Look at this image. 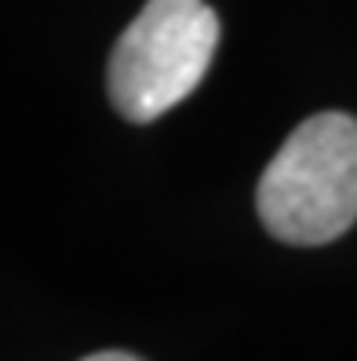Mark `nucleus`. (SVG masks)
Returning <instances> with one entry per match:
<instances>
[{"instance_id":"f257e3e1","label":"nucleus","mask_w":357,"mask_h":361,"mask_svg":"<svg viewBox=\"0 0 357 361\" xmlns=\"http://www.w3.org/2000/svg\"><path fill=\"white\" fill-rule=\"evenodd\" d=\"M256 204L284 245H328L346 233L357 219V117H306L270 157Z\"/></svg>"},{"instance_id":"f03ea898","label":"nucleus","mask_w":357,"mask_h":361,"mask_svg":"<svg viewBox=\"0 0 357 361\" xmlns=\"http://www.w3.org/2000/svg\"><path fill=\"white\" fill-rule=\"evenodd\" d=\"M219 44V18L204 0H146L110 55V99L120 117L157 121L190 95Z\"/></svg>"},{"instance_id":"7ed1b4c3","label":"nucleus","mask_w":357,"mask_h":361,"mask_svg":"<svg viewBox=\"0 0 357 361\" xmlns=\"http://www.w3.org/2000/svg\"><path fill=\"white\" fill-rule=\"evenodd\" d=\"M80 361H139L135 354H124V350H99V354H88Z\"/></svg>"}]
</instances>
